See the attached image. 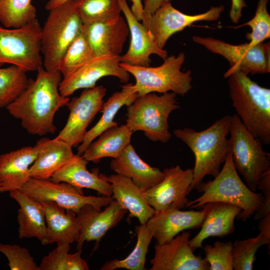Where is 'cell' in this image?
<instances>
[{
    "instance_id": "obj_1",
    "label": "cell",
    "mask_w": 270,
    "mask_h": 270,
    "mask_svg": "<svg viewBox=\"0 0 270 270\" xmlns=\"http://www.w3.org/2000/svg\"><path fill=\"white\" fill-rule=\"evenodd\" d=\"M62 80L59 70H47L42 66L36 78H29L26 90L6 107L29 134L43 136L56 132L54 116L70 100L59 91Z\"/></svg>"
},
{
    "instance_id": "obj_2",
    "label": "cell",
    "mask_w": 270,
    "mask_h": 270,
    "mask_svg": "<svg viewBox=\"0 0 270 270\" xmlns=\"http://www.w3.org/2000/svg\"><path fill=\"white\" fill-rule=\"evenodd\" d=\"M232 116L226 115L207 128L197 131L186 128L174 130V136L190 149L194 156L193 180L190 193L198 190L206 176L214 178L220 171L230 152V127Z\"/></svg>"
},
{
    "instance_id": "obj_3",
    "label": "cell",
    "mask_w": 270,
    "mask_h": 270,
    "mask_svg": "<svg viewBox=\"0 0 270 270\" xmlns=\"http://www.w3.org/2000/svg\"><path fill=\"white\" fill-rule=\"evenodd\" d=\"M222 168L214 179L202 182L197 190L202 194L189 200L186 208H200L206 204L220 202L237 206L242 210L236 218L246 221L263 206L264 198L262 193L250 190L240 178L233 163L230 152Z\"/></svg>"
},
{
    "instance_id": "obj_4",
    "label": "cell",
    "mask_w": 270,
    "mask_h": 270,
    "mask_svg": "<svg viewBox=\"0 0 270 270\" xmlns=\"http://www.w3.org/2000/svg\"><path fill=\"white\" fill-rule=\"evenodd\" d=\"M230 96L236 115L252 134L270 144V90L236 71L228 77Z\"/></svg>"
},
{
    "instance_id": "obj_5",
    "label": "cell",
    "mask_w": 270,
    "mask_h": 270,
    "mask_svg": "<svg viewBox=\"0 0 270 270\" xmlns=\"http://www.w3.org/2000/svg\"><path fill=\"white\" fill-rule=\"evenodd\" d=\"M80 0H68L51 9L41 32L43 66L58 70L66 49L82 32L83 24L77 10Z\"/></svg>"
},
{
    "instance_id": "obj_6",
    "label": "cell",
    "mask_w": 270,
    "mask_h": 270,
    "mask_svg": "<svg viewBox=\"0 0 270 270\" xmlns=\"http://www.w3.org/2000/svg\"><path fill=\"white\" fill-rule=\"evenodd\" d=\"M180 108L174 92L148 93L138 96L126 106V124L133 132L142 131L152 141L167 143L172 138L169 116Z\"/></svg>"
},
{
    "instance_id": "obj_7",
    "label": "cell",
    "mask_w": 270,
    "mask_h": 270,
    "mask_svg": "<svg viewBox=\"0 0 270 270\" xmlns=\"http://www.w3.org/2000/svg\"><path fill=\"white\" fill-rule=\"evenodd\" d=\"M185 58V54L180 52L177 56H168L161 65L156 67L134 66L122 62L120 66L134 76V87L139 96L168 92L184 96L192 88L191 71L181 70Z\"/></svg>"
},
{
    "instance_id": "obj_8",
    "label": "cell",
    "mask_w": 270,
    "mask_h": 270,
    "mask_svg": "<svg viewBox=\"0 0 270 270\" xmlns=\"http://www.w3.org/2000/svg\"><path fill=\"white\" fill-rule=\"evenodd\" d=\"M229 134L234 167L248 188L256 192L262 174L270 170V154L264 150L262 142L252 136L236 114L232 116Z\"/></svg>"
},
{
    "instance_id": "obj_9",
    "label": "cell",
    "mask_w": 270,
    "mask_h": 270,
    "mask_svg": "<svg viewBox=\"0 0 270 270\" xmlns=\"http://www.w3.org/2000/svg\"><path fill=\"white\" fill-rule=\"evenodd\" d=\"M41 32L37 19L17 28L0 26V67L10 64L26 72H37L43 66Z\"/></svg>"
},
{
    "instance_id": "obj_10",
    "label": "cell",
    "mask_w": 270,
    "mask_h": 270,
    "mask_svg": "<svg viewBox=\"0 0 270 270\" xmlns=\"http://www.w3.org/2000/svg\"><path fill=\"white\" fill-rule=\"evenodd\" d=\"M193 42L209 51L222 56L230 63V68L224 74L240 71L247 75L270 72V43L262 42L255 46L248 42L235 45L212 37L194 36Z\"/></svg>"
},
{
    "instance_id": "obj_11",
    "label": "cell",
    "mask_w": 270,
    "mask_h": 270,
    "mask_svg": "<svg viewBox=\"0 0 270 270\" xmlns=\"http://www.w3.org/2000/svg\"><path fill=\"white\" fill-rule=\"evenodd\" d=\"M20 190L38 202H53L76 214L86 204L101 210L114 200L112 196H86L82 188L64 182H54L50 179L30 178Z\"/></svg>"
},
{
    "instance_id": "obj_12",
    "label": "cell",
    "mask_w": 270,
    "mask_h": 270,
    "mask_svg": "<svg viewBox=\"0 0 270 270\" xmlns=\"http://www.w3.org/2000/svg\"><path fill=\"white\" fill-rule=\"evenodd\" d=\"M106 92L103 86H96L84 89L78 96L70 100L66 105L70 112L68 120L56 138L78 147L87 128L101 110Z\"/></svg>"
},
{
    "instance_id": "obj_13",
    "label": "cell",
    "mask_w": 270,
    "mask_h": 270,
    "mask_svg": "<svg viewBox=\"0 0 270 270\" xmlns=\"http://www.w3.org/2000/svg\"><path fill=\"white\" fill-rule=\"evenodd\" d=\"M224 10V6L221 5L211 6L210 10L202 14L189 15L175 8L170 2L159 8L147 20L144 26L157 46L164 49L168 40L174 34L196 22L217 20Z\"/></svg>"
},
{
    "instance_id": "obj_14",
    "label": "cell",
    "mask_w": 270,
    "mask_h": 270,
    "mask_svg": "<svg viewBox=\"0 0 270 270\" xmlns=\"http://www.w3.org/2000/svg\"><path fill=\"white\" fill-rule=\"evenodd\" d=\"M164 177L157 184L143 192L148 204L155 212L172 206L179 209L186 208L187 196L193 180V169L183 170L179 166L166 168Z\"/></svg>"
},
{
    "instance_id": "obj_15",
    "label": "cell",
    "mask_w": 270,
    "mask_h": 270,
    "mask_svg": "<svg viewBox=\"0 0 270 270\" xmlns=\"http://www.w3.org/2000/svg\"><path fill=\"white\" fill-rule=\"evenodd\" d=\"M120 56L94 57L69 76L62 78L59 91L64 97H68L79 89L91 88L96 82L106 76H113L120 82L127 83L130 74L120 66Z\"/></svg>"
},
{
    "instance_id": "obj_16",
    "label": "cell",
    "mask_w": 270,
    "mask_h": 270,
    "mask_svg": "<svg viewBox=\"0 0 270 270\" xmlns=\"http://www.w3.org/2000/svg\"><path fill=\"white\" fill-rule=\"evenodd\" d=\"M190 233L184 230L170 241L156 244L150 270H210L205 258L196 256L190 245Z\"/></svg>"
},
{
    "instance_id": "obj_17",
    "label": "cell",
    "mask_w": 270,
    "mask_h": 270,
    "mask_svg": "<svg viewBox=\"0 0 270 270\" xmlns=\"http://www.w3.org/2000/svg\"><path fill=\"white\" fill-rule=\"evenodd\" d=\"M128 212L114 199L103 210L91 204H86L76 214L79 220L80 236L76 242V250L82 252L85 242L96 241L94 250L107 232L116 226Z\"/></svg>"
},
{
    "instance_id": "obj_18",
    "label": "cell",
    "mask_w": 270,
    "mask_h": 270,
    "mask_svg": "<svg viewBox=\"0 0 270 270\" xmlns=\"http://www.w3.org/2000/svg\"><path fill=\"white\" fill-rule=\"evenodd\" d=\"M82 32L94 57L120 56L129 32L122 16L106 21L83 24Z\"/></svg>"
},
{
    "instance_id": "obj_19",
    "label": "cell",
    "mask_w": 270,
    "mask_h": 270,
    "mask_svg": "<svg viewBox=\"0 0 270 270\" xmlns=\"http://www.w3.org/2000/svg\"><path fill=\"white\" fill-rule=\"evenodd\" d=\"M205 216L204 210L182 211L172 206L155 212L146 224L156 244H162L170 241L180 232L200 228Z\"/></svg>"
},
{
    "instance_id": "obj_20",
    "label": "cell",
    "mask_w": 270,
    "mask_h": 270,
    "mask_svg": "<svg viewBox=\"0 0 270 270\" xmlns=\"http://www.w3.org/2000/svg\"><path fill=\"white\" fill-rule=\"evenodd\" d=\"M130 34L128 49L120 56V62L138 66H149L152 62L150 56L156 54L164 60L168 52L159 48L146 28L140 23L132 12L126 0H118Z\"/></svg>"
},
{
    "instance_id": "obj_21",
    "label": "cell",
    "mask_w": 270,
    "mask_h": 270,
    "mask_svg": "<svg viewBox=\"0 0 270 270\" xmlns=\"http://www.w3.org/2000/svg\"><path fill=\"white\" fill-rule=\"evenodd\" d=\"M205 216L199 232L190 240L194 252L202 248V242L212 236L222 238L234 232V221L242 210L236 206L220 202H209L202 207Z\"/></svg>"
},
{
    "instance_id": "obj_22",
    "label": "cell",
    "mask_w": 270,
    "mask_h": 270,
    "mask_svg": "<svg viewBox=\"0 0 270 270\" xmlns=\"http://www.w3.org/2000/svg\"><path fill=\"white\" fill-rule=\"evenodd\" d=\"M38 154L36 146H26L0 155V192L20 190L30 178V168Z\"/></svg>"
},
{
    "instance_id": "obj_23",
    "label": "cell",
    "mask_w": 270,
    "mask_h": 270,
    "mask_svg": "<svg viewBox=\"0 0 270 270\" xmlns=\"http://www.w3.org/2000/svg\"><path fill=\"white\" fill-rule=\"evenodd\" d=\"M35 146L38 154L30 168V178L48 180L53 174L70 162L75 154L68 143L57 139L42 138Z\"/></svg>"
},
{
    "instance_id": "obj_24",
    "label": "cell",
    "mask_w": 270,
    "mask_h": 270,
    "mask_svg": "<svg viewBox=\"0 0 270 270\" xmlns=\"http://www.w3.org/2000/svg\"><path fill=\"white\" fill-rule=\"evenodd\" d=\"M110 168L131 179L142 192L158 184L164 177V172L144 162L131 144L118 158L111 160Z\"/></svg>"
},
{
    "instance_id": "obj_25",
    "label": "cell",
    "mask_w": 270,
    "mask_h": 270,
    "mask_svg": "<svg viewBox=\"0 0 270 270\" xmlns=\"http://www.w3.org/2000/svg\"><path fill=\"white\" fill-rule=\"evenodd\" d=\"M88 162L82 156L75 154L70 162L56 172L50 180L66 182L82 189H92L102 196H112V188L107 176L96 170L92 172L88 170Z\"/></svg>"
},
{
    "instance_id": "obj_26",
    "label": "cell",
    "mask_w": 270,
    "mask_h": 270,
    "mask_svg": "<svg viewBox=\"0 0 270 270\" xmlns=\"http://www.w3.org/2000/svg\"><path fill=\"white\" fill-rule=\"evenodd\" d=\"M10 196L19 204L17 220L18 238H36L47 245V233L44 205L20 190L9 192Z\"/></svg>"
},
{
    "instance_id": "obj_27",
    "label": "cell",
    "mask_w": 270,
    "mask_h": 270,
    "mask_svg": "<svg viewBox=\"0 0 270 270\" xmlns=\"http://www.w3.org/2000/svg\"><path fill=\"white\" fill-rule=\"evenodd\" d=\"M44 205L47 233V244H70L80 238V226L76 214L53 202Z\"/></svg>"
},
{
    "instance_id": "obj_28",
    "label": "cell",
    "mask_w": 270,
    "mask_h": 270,
    "mask_svg": "<svg viewBox=\"0 0 270 270\" xmlns=\"http://www.w3.org/2000/svg\"><path fill=\"white\" fill-rule=\"evenodd\" d=\"M110 184L114 199L130 212L132 217L138 219L140 224H146L155 212L148 204L139 188L128 178L118 174L107 176Z\"/></svg>"
},
{
    "instance_id": "obj_29",
    "label": "cell",
    "mask_w": 270,
    "mask_h": 270,
    "mask_svg": "<svg viewBox=\"0 0 270 270\" xmlns=\"http://www.w3.org/2000/svg\"><path fill=\"white\" fill-rule=\"evenodd\" d=\"M122 90L114 92L104 102L100 112L102 115L97 123L86 131L81 144L78 146L77 154L82 156L89 145L103 132L118 125L114 121L116 115L124 106L130 105L138 96L134 84L129 83L122 86Z\"/></svg>"
},
{
    "instance_id": "obj_30",
    "label": "cell",
    "mask_w": 270,
    "mask_h": 270,
    "mask_svg": "<svg viewBox=\"0 0 270 270\" xmlns=\"http://www.w3.org/2000/svg\"><path fill=\"white\" fill-rule=\"evenodd\" d=\"M132 134L126 124L112 126L101 133L82 156L87 161L96 164L104 158H116L130 144Z\"/></svg>"
},
{
    "instance_id": "obj_31",
    "label": "cell",
    "mask_w": 270,
    "mask_h": 270,
    "mask_svg": "<svg viewBox=\"0 0 270 270\" xmlns=\"http://www.w3.org/2000/svg\"><path fill=\"white\" fill-rule=\"evenodd\" d=\"M137 242L132 252L122 260L107 261L100 270H114L125 268L129 270H144L148 246L153 238L146 224H140L135 228Z\"/></svg>"
},
{
    "instance_id": "obj_32",
    "label": "cell",
    "mask_w": 270,
    "mask_h": 270,
    "mask_svg": "<svg viewBox=\"0 0 270 270\" xmlns=\"http://www.w3.org/2000/svg\"><path fill=\"white\" fill-rule=\"evenodd\" d=\"M70 244H58L57 246L43 256L40 270H88L86 262L81 257L82 252L69 254Z\"/></svg>"
},
{
    "instance_id": "obj_33",
    "label": "cell",
    "mask_w": 270,
    "mask_h": 270,
    "mask_svg": "<svg viewBox=\"0 0 270 270\" xmlns=\"http://www.w3.org/2000/svg\"><path fill=\"white\" fill-rule=\"evenodd\" d=\"M28 82L26 72L18 66L0 68V108H6L16 99Z\"/></svg>"
},
{
    "instance_id": "obj_34",
    "label": "cell",
    "mask_w": 270,
    "mask_h": 270,
    "mask_svg": "<svg viewBox=\"0 0 270 270\" xmlns=\"http://www.w3.org/2000/svg\"><path fill=\"white\" fill-rule=\"evenodd\" d=\"M32 0H0V22L6 28H17L36 19Z\"/></svg>"
},
{
    "instance_id": "obj_35",
    "label": "cell",
    "mask_w": 270,
    "mask_h": 270,
    "mask_svg": "<svg viewBox=\"0 0 270 270\" xmlns=\"http://www.w3.org/2000/svg\"><path fill=\"white\" fill-rule=\"evenodd\" d=\"M77 10L86 24L116 18L121 16L122 8L118 0H80Z\"/></svg>"
},
{
    "instance_id": "obj_36",
    "label": "cell",
    "mask_w": 270,
    "mask_h": 270,
    "mask_svg": "<svg viewBox=\"0 0 270 270\" xmlns=\"http://www.w3.org/2000/svg\"><path fill=\"white\" fill-rule=\"evenodd\" d=\"M94 57L82 32L65 52L59 65L62 78L74 72Z\"/></svg>"
},
{
    "instance_id": "obj_37",
    "label": "cell",
    "mask_w": 270,
    "mask_h": 270,
    "mask_svg": "<svg viewBox=\"0 0 270 270\" xmlns=\"http://www.w3.org/2000/svg\"><path fill=\"white\" fill-rule=\"evenodd\" d=\"M270 239L260 233L254 238L235 240L232 250L234 270H252L257 250L264 245L270 247Z\"/></svg>"
},
{
    "instance_id": "obj_38",
    "label": "cell",
    "mask_w": 270,
    "mask_h": 270,
    "mask_svg": "<svg viewBox=\"0 0 270 270\" xmlns=\"http://www.w3.org/2000/svg\"><path fill=\"white\" fill-rule=\"evenodd\" d=\"M269 0H258L254 16L249 21L235 28L248 26L250 32L246 34V39L250 46H255L270 38V16L267 10Z\"/></svg>"
},
{
    "instance_id": "obj_39",
    "label": "cell",
    "mask_w": 270,
    "mask_h": 270,
    "mask_svg": "<svg viewBox=\"0 0 270 270\" xmlns=\"http://www.w3.org/2000/svg\"><path fill=\"white\" fill-rule=\"evenodd\" d=\"M232 242L216 241L214 246L206 244L202 248L210 270H232Z\"/></svg>"
},
{
    "instance_id": "obj_40",
    "label": "cell",
    "mask_w": 270,
    "mask_h": 270,
    "mask_svg": "<svg viewBox=\"0 0 270 270\" xmlns=\"http://www.w3.org/2000/svg\"><path fill=\"white\" fill-rule=\"evenodd\" d=\"M0 252L7 258L11 270H40L28 250L17 244L0 243Z\"/></svg>"
},
{
    "instance_id": "obj_41",
    "label": "cell",
    "mask_w": 270,
    "mask_h": 270,
    "mask_svg": "<svg viewBox=\"0 0 270 270\" xmlns=\"http://www.w3.org/2000/svg\"><path fill=\"white\" fill-rule=\"evenodd\" d=\"M258 189L262 191L264 202L262 206L254 214L255 220H258L270 213V170L262 174L258 182Z\"/></svg>"
},
{
    "instance_id": "obj_42",
    "label": "cell",
    "mask_w": 270,
    "mask_h": 270,
    "mask_svg": "<svg viewBox=\"0 0 270 270\" xmlns=\"http://www.w3.org/2000/svg\"><path fill=\"white\" fill-rule=\"evenodd\" d=\"M172 0H144L143 6L144 19L142 23L144 25L147 20L163 4L171 2Z\"/></svg>"
},
{
    "instance_id": "obj_43",
    "label": "cell",
    "mask_w": 270,
    "mask_h": 270,
    "mask_svg": "<svg viewBox=\"0 0 270 270\" xmlns=\"http://www.w3.org/2000/svg\"><path fill=\"white\" fill-rule=\"evenodd\" d=\"M247 5L244 0H232L230 17L232 22L237 24L242 16V9Z\"/></svg>"
},
{
    "instance_id": "obj_44",
    "label": "cell",
    "mask_w": 270,
    "mask_h": 270,
    "mask_svg": "<svg viewBox=\"0 0 270 270\" xmlns=\"http://www.w3.org/2000/svg\"><path fill=\"white\" fill-rule=\"evenodd\" d=\"M258 228L260 234L270 239V213L260 219Z\"/></svg>"
},
{
    "instance_id": "obj_45",
    "label": "cell",
    "mask_w": 270,
    "mask_h": 270,
    "mask_svg": "<svg viewBox=\"0 0 270 270\" xmlns=\"http://www.w3.org/2000/svg\"><path fill=\"white\" fill-rule=\"evenodd\" d=\"M132 2V5L130 10L136 17L140 21L144 19V10L143 4L142 3L141 0H130Z\"/></svg>"
},
{
    "instance_id": "obj_46",
    "label": "cell",
    "mask_w": 270,
    "mask_h": 270,
    "mask_svg": "<svg viewBox=\"0 0 270 270\" xmlns=\"http://www.w3.org/2000/svg\"><path fill=\"white\" fill-rule=\"evenodd\" d=\"M68 0H49L45 6V8L48 10L66 2Z\"/></svg>"
},
{
    "instance_id": "obj_47",
    "label": "cell",
    "mask_w": 270,
    "mask_h": 270,
    "mask_svg": "<svg viewBox=\"0 0 270 270\" xmlns=\"http://www.w3.org/2000/svg\"><path fill=\"white\" fill-rule=\"evenodd\" d=\"M1 187V182H0V188Z\"/></svg>"
}]
</instances>
